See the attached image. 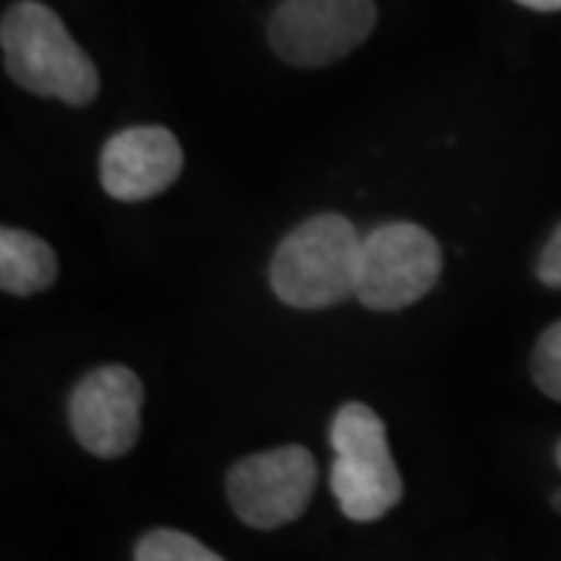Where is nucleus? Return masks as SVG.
I'll use <instances>...</instances> for the list:
<instances>
[{"mask_svg":"<svg viewBox=\"0 0 561 561\" xmlns=\"http://www.w3.org/2000/svg\"><path fill=\"white\" fill-rule=\"evenodd\" d=\"M0 47L7 76L38 98L88 106L101 91L94 60L47 3H13L0 22Z\"/></svg>","mask_w":561,"mask_h":561,"instance_id":"nucleus-1","label":"nucleus"},{"mask_svg":"<svg viewBox=\"0 0 561 561\" xmlns=\"http://www.w3.org/2000/svg\"><path fill=\"white\" fill-rule=\"evenodd\" d=\"M359 256L356 225L337 213H321L278 243L268 280L275 297L294 309H328L356 297Z\"/></svg>","mask_w":561,"mask_h":561,"instance_id":"nucleus-2","label":"nucleus"},{"mask_svg":"<svg viewBox=\"0 0 561 561\" xmlns=\"http://www.w3.org/2000/svg\"><path fill=\"white\" fill-rule=\"evenodd\" d=\"M331 493L350 522L371 524L402 500V478L390 456L381 415L365 402H346L331 421Z\"/></svg>","mask_w":561,"mask_h":561,"instance_id":"nucleus-3","label":"nucleus"},{"mask_svg":"<svg viewBox=\"0 0 561 561\" xmlns=\"http://www.w3.org/2000/svg\"><path fill=\"white\" fill-rule=\"evenodd\" d=\"M443 250L415 221H387L362 238L356 297L375 312H397L434 290Z\"/></svg>","mask_w":561,"mask_h":561,"instance_id":"nucleus-4","label":"nucleus"},{"mask_svg":"<svg viewBox=\"0 0 561 561\" xmlns=\"http://www.w3.org/2000/svg\"><path fill=\"white\" fill-rule=\"evenodd\" d=\"M375 22V0H280L268 22V44L287 66L319 69L353 54Z\"/></svg>","mask_w":561,"mask_h":561,"instance_id":"nucleus-5","label":"nucleus"},{"mask_svg":"<svg viewBox=\"0 0 561 561\" xmlns=\"http://www.w3.org/2000/svg\"><path fill=\"white\" fill-rule=\"evenodd\" d=\"M316 481L319 465L306 446H278L231 465L225 490L231 512L247 527L278 530L302 518L316 493Z\"/></svg>","mask_w":561,"mask_h":561,"instance_id":"nucleus-6","label":"nucleus"},{"mask_svg":"<svg viewBox=\"0 0 561 561\" xmlns=\"http://www.w3.org/2000/svg\"><path fill=\"white\" fill-rule=\"evenodd\" d=\"M144 383L125 365L88 371L69 397V427L81 449L98 459H122L140 437Z\"/></svg>","mask_w":561,"mask_h":561,"instance_id":"nucleus-7","label":"nucleus"},{"mask_svg":"<svg viewBox=\"0 0 561 561\" xmlns=\"http://www.w3.org/2000/svg\"><path fill=\"white\" fill-rule=\"evenodd\" d=\"M184 150L162 125H131L106 140L101 157L103 191L122 203H140L179 181Z\"/></svg>","mask_w":561,"mask_h":561,"instance_id":"nucleus-8","label":"nucleus"},{"mask_svg":"<svg viewBox=\"0 0 561 561\" xmlns=\"http://www.w3.org/2000/svg\"><path fill=\"white\" fill-rule=\"evenodd\" d=\"M60 275L57 253L38 234L22 228L0 231V287L13 297H32L47 290Z\"/></svg>","mask_w":561,"mask_h":561,"instance_id":"nucleus-9","label":"nucleus"},{"mask_svg":"<svg viewBox=\"0 0 561 561\" xmlns=\"http://www.w3.org/2000/svg\"><path fill=\"white\" fill-rule=\"evenodd\" d=\"M135 559L138 561H219V552L206 549L201 540L181 534V530H169V527H157L150 534H144L135 546Z\"/></svg>","mask_w":561,"mask_h":561,"instance_id":"nucleus-10","label":"nucleus"},{"mask_svg":"<svg viewBox=\"0 0 561 561\" xmlns=\"http://www.w3.org/2000/svg\"><path fill=\"white\" fill-rule=\"evenodd\" d=\"M530 375L549 400L561 402V321L549 324L534 346Z\"/></svg>","mask_w":561,"mask_h":561,"instance_id":"nucleus-11","label":"nucleus"},{"mask_svg":"<svg viewBox=\"0 0 561 561\" xmlns=\"http://www.w3.org/2000/svg\"><path fill=\"white\" fill-rule=\"evenodd\" d=\"M537 278L546 287H556L561 290V225L556 228V234L549 238V243L542 247V256L537 262Z\"/></svg>","mask_w":561,"mask_h":561,"instance_id":"nucleus-12","label":"nucleus"},{"mask_svg":"<svg viewBox=\"0 0 561 561\" xmlns=\"http://www.w3.org/2000/svg\"><path fill=\"white\" fill-rule=\"evenodd\" d=\"M522 7H530V10H540V13H559L561 0H518Z\"/></svg>","mask_w":561,"mask_h":561,"instance_id":"nucleus-13","label":"nucleus"},{"mask_svg":"<svg viewBox=\"0 0 561 561\" xmlns=\"http://www.w3.org/2000/svg\"><path fill=\"white\" fill-rule=\"evenodd\" d=\"M552 508H556V512H559V515H561V490H559V493H556V496H552Z\"/></svg>","mask_w":561,"mask_h":561,"instance_id":"nucleus-14","label":"nucleus"},{"mask_svg":"<svg viewBox=\"0 0 561 561\" xmlns=\"http://www.w3.org/2000/svg\"><path fill=\"white\" fill-rule=\"evenodd\" d=\"M556 461H559V468H561V440H559V446H556Z\"/></svg>","mask_w":561,"mask_h":561,"instance_id":"nucleus-15","label":"nucleus"}]
</instances>
